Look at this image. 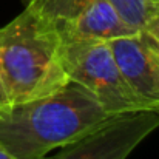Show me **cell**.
Listing matches in <instances>:
<instances>
[{"label": "cell", "instance_id": "obj_3", "mask_svg": "<svg viewBox=\"0 0 159 159\" xmlns=\"http://www.w3.org/2000/svg\"><path fill=\"white\" fill-rule=\"evenodd\" d=\"M62 60L68 79L90 91L110 114L155 110L128 85L108 42H63Z\"/></svg>", "mask_w": 159, "mask_h": 159}, {"label": "cell", "instance_id": "obj_10", "mask_svg": "<svg viewBox=\"0 0 159 159\" xmlns=\"http://www.w3.org/2000/svg\"><path fill=\"white\" fill-rule=\"evenodd\" d=\"M155 2H159V0H155Z\"/></svg>", "mask_w": 159, "mask_h": 159}, {"label": "cell", "instance_id": "obj_8", "mask_svg": "<svg viewBox=\"0 0 159 159\" xmlns=\"http://www.w3.org/2000/svg\"><path fill=\"white\" fill-rule=\"evenodd\" d=\"M8 107H11V104H9V101H8V96H6V93H5V88H3V85H2V80H0V111L6 110Z\"/></svg>", "mask_w": 159, "mask_h": 159}, {"label": "cell", "instance_id": "obj_5", "mask_svg": "<svg viewBox=\"0 0 159 159\" xmlns=\"http://www.w3.org/2000/svg\"><path fill=\"white\" fill-rule=\"evenodd\" d=\"M114 60L128 85L159 110V45L144 28L138 33L108 42Z\"/></svg>", "mask_w": 159, "mask_h": 159}, {"label": "cell", "instance_id": "obj_6", "mask_svg": "<svg viewBox=\"0 0 159 159\" xmlns=\"http://www.w3.org/2000/svg\"><path fill=\"white\" fill-rule=\"evenodd\" d=\"M117 14L133 28L144 30L159 14V2L155 0H108Z\"/></svg>", "mask_w": 159, "mask_h": 159}, {"label": "cell", "instance_id": "obj_4", "mask_svg": "<svg viewBox=\"0 0 159 159\" xmlns=\"http://www.w3.org/2000/svg\"><path fill=\"white\" fill-rule=\"evenodd\" d=\"M156 128H159V110L119 114L43 159H127Z\"/></svg>", "mask_w": 159, "mask_h": 159}, {"label": "cell", "instance_id": "obj_1", "mask_svg": "<svg viewBox=\"0 0 159 159\" xmlns=\"http://www.w3.org/2000/svg\"><path fill=\"white\" fill-rule=\"evenodd\" d=\"M113 117L90 91L70 80L48 96L0 111V144L16 159H43Z\"/></svg>", "mask_w": 159, "mask_h": 159}, {"label": "cell", "instance_id": "obj_2", "mask_svg": "<svg viewBox=\"0 0 159 159\" xmlns=\"http://www.w3.org/2000/svg\"><path fill=\"white\" fill-rule=\"evenodd\" d=\"M63 40L50 20L30 6L0 28V80L11 105L65 87Z\"/></svg>", "mask_w": 159, "mask_h": 159}, {"label": "cell", "instance_id": "obj_7", "mask_svg": "<svg viewBox=\"0 0 159 159\" xmlns=\"http://www.w3.org/2000/svg\"><path fill=\"white\" fill-rule=\"evenodd\" d=\"M145 30L155 37V40L158 42V45H159V14L145 26Z\"/></svg>", "mask_w": 159, "mask_h": 159}, {"label": "cell", "instance_id": "obj_9", "mask_svg": "<svg viewBox=\"0 0 159 159\" xmlns=\"http://www.w3.org/2000/svg\"><path fill=\"white\" fill-rule=\"evenodd\" d=\"M0 159H16V158H14V156H12V155H11V153H9L6 148L0 144Z\"/></svg>", "mask_w": 159, "mask_h": 159}]
</instances>
